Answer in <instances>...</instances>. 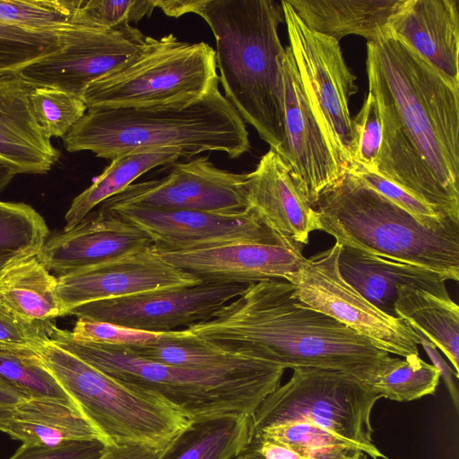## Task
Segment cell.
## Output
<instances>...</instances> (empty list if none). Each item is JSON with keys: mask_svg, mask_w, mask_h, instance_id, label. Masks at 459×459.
I'll return each mask as SVG.
<instances>
[{"mask_svg": "<svg viewBox=\"0 0 459 459\" xmlns=\"http://www.w3.org/2000/svg\"><path fill=\"white\" fill-rule=\"evenodd\" d=\"M382 143L375 173L459 223V87L388 29L367 42Z\"/></svg>", "mask_w": 459, "mask_h": 459, "instance_id": "6da1fadb", "label": "cell"}, {"mask_svg": "<svg viewBox=\"0 0 459 459\" xmlns=\"http://www.w3.org/2000/svg\"><path fill=\"white\" fill-rule=\"evenodd\" d=\"M186 331L230 353L284 368L340 370L366 384L394 358L343 324L307 307L285 279L248 284L212 318Z\"/></svg>", "mask_w": 459, "mask_h": 459, "instance_id": "7a4b0ae2", "label": "cell"}, {"mask_svg": "<svg viewBox=\"0 0 459 459\" xmlns=\"http://www.w3.org/2000/svg\"><path fill=\"white\" fill-rule=\"evenodd\" d=\"M195 13L213 33L225 98L277 152L283 138L285 48L278 34L284 22L281 2L203 0Z\"/></svg>", "mask_w": 459, "mask_h": 459, "instance_id": "3957f363", "label": "cell"}, {"mask_svg": "<svg viewBox=\"0 0 459 459\" xmlns=\"http://www.w3.org/2000/svg\"><path fill=\"white\" fill-rule=\"evenodd\" d=\"M248 135L246 123L216 83L182 108L88 109L63 141L69 152L88 151L111 160L168 149L188 160L204 152L236 159L249 151Z\"/></svg>", "mask_w": 459, "mask_h": 459, "instance_id": "277c9868", "label": "cell"}, {"mask_svg": "<svg viewBox=\"0 0 459 459\" xmlns=\"http://www.w3.org/2000/svg\"><path fill=\"white\" fill-rule=\"evenodd\" d=\"M49 340L113 379L160 398L189 420L250 416L281 384L284 368L268 361L197 369L144 359L121 346L78 341L54 324Z\"/></svg>", "mask_w": 459, "mask_h": 459, "instance_id": "5b68a950", "label": "cell"}, {"mask_svg": "<svg viewBox=\"0 0 459 459\" xmlns=\"http://www.w3.org/2000/svg\"><path fill=\"white\" fill-rule=\"evenodd\" d=\"M314 208L335 242L459 279V227L429 229L346 172Z\"/></svg>", "mask_w": 459, "mask_h": 459, "instance_id": "8992f818", "label": "cell"}, {"mask_svg": "<svg viewBox=\"0 0 459 459\" xmlns=\"http://www.w3.org/2000/svg\"><path fill=\"white\" fill-rule=\"evenodd\" d=\"M36 350L106 446L165 449L190 421L160 398L113 379L50 340Z\"/></svg>", "mask_w": 459, "mask_h": 459, "instance_id": "52a82bcc", "label": "cell"}, {"mask_svg": "<svg viewBox=\"0 0 459 459\" xmlns=\"http://www.w3.org/2000/svg\"><path fill=\"white\" fill-rule=\"evenodd\" d=\"M215 50L172 33L146 36L141 48L112 73L92 82L83 93L87 109L182 108L219 83Z\"/></svg>", "mask_w": 459, "mask_h": 459, "instance_id": "ba28073f", "label": "cell"}, {"mask_svg": "<svg viewBox=\"0 0 459 459\" xmlns=\"http://www.w3.org/2000/svg\"><path fill=\"white\" fill-rule=\"evenodd\" d=\"M381 396L343 371L298 367L250 415L252 429L305 421L350 441L372 459H386L374 445L370 416Z\"/></svg>", "mask_w": 459, "mask_h": 459, "instance_id": "9c48e42d", "label": "cell"}, {"mask_svg": "<svg viewBox=\"0 0 459 459\" xmlns=\"http://www.w3.org/2000/svg\"><path fill=\"white\" fill-rule=\"evenodd\" d=\"M291 49L304 90L338 161H351L350 98L358 91L339 41L309 30L287 0L281 1Z\"/></svg>", "mask_w": 459, "mask_h": 459, "instance_id": "30bf717a", "label": "cell"}, {"mask_svg": "<svg viewBox=\"0 0 459 459\" xmlns=\"http://www.w3.org/2000/svg\"><path fill=\"white\" fill-rule=\"evenodd\" d=\"M341 244L304 257L298 271L284 279L307 307L324 313L368 339L379 349L402 358L419 355L420 339L402 318L391 316L366 299L341 275Z\"/></svg>", "mask_w": 459, "mask_h": 459, "instance_id": "8fae6325", "label": "cell"}, {"mask_svg": "<svg viewBox=\"0 0 459 459\" xmlns=\"http://www.w3.org/2000/svg\"><path fill=\"white\" fill-rule=\"evenodd\" d=\"M248 179L249 173L218 169L201 156L172 163L161 178L131 184L100 207L238 214L247 211Z\"/></svg>", "mask_w": 459, "mask_h": 459, "instance_id": "7c38bea8", "label": "cell"}, {"mask_svg": "<svg viewBox=\"0 0 459 459\" xmlns=\"http://www.w3.org/2000/svg\"><path fill=\"white\" fill-rule=\"evenodd\" d=\"M247 285L202 281L190 287L98 300L74 307L68 315L143 332L166 333L210 320Z\"/></svg>", "mask_w": 459, "mask_h": 459, "instance_id": "4fadbf2b", "label": "cell"}, {"mask_svg": "<svg viewBox=\"0 0 459 459\" xmlns=\"http://www.w3.org/2000/svg\"><path fill=\"white\" fill-rule=\"evenodd\" d=\"M60 48L18 73L35 87H51L82 98L92 82L135 54L146 36L131 25L108 29L74 23L60 32Z\"/></svg>", "mask_w": 459, "mask_h": 459, "instance_id": "5bb4252c", "label": "cell"}, {"mask_svg": "<svg viewBox=\"0 0 459 459\" xmlns=\"http://www.w3.org/2000/svg\"><path fill=\"white\" fill-rule=\"evenodd\" d=\"M283 138L277 153L315 206L345 174L313 111L290 48L282 59Z\"/></svg>", "mask_w": 459, "mask_h": 459, "instance_id": "9a60e30c", "label": "cell"}, {"mask_svg": "<svg viewBox=\"0 0 459 459\" xmlns=\"http://www.w3.org/2000/svg\"><path fill=\"white\" fill-rule=\"evenodd\" d=\"M100 208L141 229L152 239L154 247L165 250H191L239 242L296 244L273 232L250 210L220 214L137 207Z\"/></svg>", "mask_w": 459, "mask_h": 459, "instance_id": "2e32d148", "label": "cell"}, {"mask_svg": "<svg viewBox=\"0 0 459 459\" xmlns=\"http://www.w3.org/2000/svg\"><path fill=\"white\" fill-rule=\"evenodd\" d=\"M152 247L57 277L56 293L63 316L98 300L190 287L203 281L166 263Z\"/></svg>", "mask_w": 459, "mask_h": 459, "instance_id": "e0dca14e", "label": "cell"}, {"mask_svg": "<svg viewBox=\"0 0 459 459\" xmlns=\"http://www.w3.org/2000/svg\"><path fill=\"white\" fill-rule=\"evenodd\" d=\"M152 251L166 263L203 281L246 283L284 279L299 270L304 259L302 247L239 242L211 247Z\"/></svg>", "mask_w": 459, "mask_h": 459, "instance_id": "ac0fdd59", "label": "cell"}, {"mask_svg": "<svg viewBox=\"0 0 459 459\" xmlns=\"http://www.w3.org/2000/svg\"><path fill=\"white\" fill-rule=\"evenodd\" d=\"M150 236L115 213L100 208L79 224L47 238L37 254L56 278L150 248Z\"/></svg>", "mask_w": 459, "mask_h": 459, "instance_id": "d6986e66", "label": "cell"}, {"mask_svg": "<svg viewBox=\"0 0 459 459\" xmlns=\"http://www.w3.org/2000/svg\"><path fill=\"white\" fill-rule=\"evenodd\" d=\"M247 204L268 229L300 247L311 232L321 230L318 212L272 149L249 173Z\"/></svg>", "mask_w": 459, "mask_h": 459, "instance_id": "ffe728a7", "label": "cell"}, {"mask_svg": "<svg viewBox=\"0 0 459 459\" xmlns=\"http://www.w3.org/2000/svg\"><path fill=\"white\" fill-rule=\"evenodd\" d=\"M35 86L19 73L0 75V162L17 174H45L60 157L30 101Z\"/></svg>", "mask_w": 459, "mask_h": 459, "instance_id": "44dd1931", "label": "cell"}, {"mask_svg": "<svg viewBox=\"0 0 459 459\" xmlns=\"http://www.w3.org/2000/svg\"><path fill=\"white\" fill-rule=\"evenodd\" d=\"M388 30L459 87V9L456 0H406Z\"/></svg>", "mask_w": 459, "mask_h": 459, "instance_id": "7402d4cb", "label": "cell"}, {"mask_svg": "<svg viewBox=\"0 0 459 459\" xmlns=\"http://www.w3.org/2000/svg\"><path fill=\"white\" fill-rule=\"evenodd\" d=\"M338 267L342 277L384 313L396 316L397 287L409 286L447 297L448 278L418 265L391 260L341 245Z\"/></svg>", "mask_w": 459, "mask_h": 459, "instance_id": "603a6c76", "label": "cell"}, {"mask_svg": "<svg viewBox=\"0 0 459 459\" xmlns=\"http://www.w3.org/2000/svg\"><path fill=\"white\" fill-rule=\"evenodd\" d=\"M0 431L24 445L56 446L94 439L104 443L73 403L52 398H22L0 420Z\"/></svg>", "mask_w": 459, "mask_h": 459, "instance_id": "cb8c5ba5", "label": "cell"}, {"mask_svg": "<svg viewBox=\"0 0 459 459\" xmlns=\"http://www.w3.org/2000/svg\"><path fill=\"white\" fill-rule=\"evenodd\" d=\"M311 30L340 41L354 34L368 40L388 29L406 0H287Z\"/></svg>", "mask_w": 459, "mask_h": 459, "instance_id": "d4e9b609", "label": "cell"}, {"mask_svg": "<svg viewBox=\"0 0 459 459\" xmlns=\"http://www.w3.org/2000/svg\"><path fill=\"white\" fill-rule=\"evenodd\" d=\"M396 316L438 348L459 377V307L449 297L409 286L397 287Z\"/></svg>", "mask_w": 459, "mask_h": 459, "instance_id": "484cf974", "label": "cell"}, {"mask_svg": "<svg viewBox=\"0 0 459 459\" xmlns=\"http://www.w3.org/2000/svg\"><path fill=\"white\" fill-rule=\"evenodd\" d=\"M57 278L37 255L21 258L0 274V296L5 305L30 322L63 316L56 293Z\"/></svg>", "mask_w": 459, "mask_h": 459, "instance_id": "4316f807", "label": "cell"}, {"mask_svg": "<svg viewBox=\"0 0 459 459\" xmlns=\"http://www.w3.org/2000/svg\"><path fill=\"white\" fill-rule=\"evenodd\" d=\"M250 416L227 415L190 420L159 459H234L247 441Z\"/></svg>", "mask_w": 459, "mask_h": 459, "instance_id": "83f0119b", "label": "cell"}, {"mask_svg": "<svg viewBox=\"0 0 459 459\" xmlns=\"http://www.w3.org/2000/svg\"><path fill=\"white\" fill-rule=\"evenodd\" d=\"M180 153L176 150L134 152L115 158L96 177L91 185L74 198L65 215L64 230L79 224L93 208L118 195L152 169L174 163Z\"/></svg>", "mask_w": 459, "mask_h": 459, "instance_id": "f1b7e54d", "label": "cell"}, {"mask_svg": "<svg viewBox=\"0 0 459 459\" xmlns=\"http://www.w3.org/2000/svg\"><path fill=\"white\" fill-rule=\"evenodd\" d=\"M121 347L144 359L187 368H236L262 361L225 351L186 329L161 333L155 342Z\"/></svg>", "mask_w": 459, "mask_h": 459, "instance_id": "f546056e", "label": "cell"}, {"mask_svg": "<svg viewBox=\"0 0 459 459\" xmlns=\"http://www.w3.org/2000/svg\"><path fill=\"white\" fill-rule=\"evenodd\" d=\"M0 379L25 398L73 403L31 347L0 344Z\"/></svg>", "mask_w": 459, "mask_h": 459, "instance_id": "4dcf8cb0", "label": "cell"}, {"mask_svg": "<svg viewBox=\"0 0 459 459\" xmlns=\"http://www.w3.org/2000/svg\"><path fill=\"white\" fill-rule=\"evenodd\" d=\"M439 370L421 359L419 355L392 361L367 385L381 398L410 402L436 392L440 379Z\"/></svg>", "mask_w": 459, "mask_h": 459, "instance_id": "1f68e13d", "label": "cell"}, {"mask_svg": "<svg viewBox=\"0 0 459 459\" xmlns=\"http://www.w3.org/2000/svg\"><path fill=\"white\" fill-rule=\"evenodd\" d=\"M81 0H0V24L36 33H59L74 25Z\"/></svg>", "mask_w": 459, "mask_h": 459, "instance_id": "d6a6232c", "label": "cell"}, {"mask_svg": "<svg viewBox=\"0 0 459 459\" xmlns=\"http://www.w3.org/2000/svg\"><path fill=\"white\" fill-rule=\"evenodd\" d=\"M48 232L45 220L30 205L0 200V251L35 255Z\"/></svg>", "mask_w": 459, "mask_h": 459, "instance_id": "836d02e7", "label": "cell"}, {"mask_svg": "<svg viewBox=\"0 0 459 459\" xmlns=\"http://www.w3.org/2000/svg\"><path fill=\"white\" fill-rule=\"evenodd\" d=\"M30 101L39 126L48 138L64 137L87 109L82 98L45 86L34 87Z\"/></svg>", "mask_w": 459, "mask_h": 459, "instance_id": "e575fe53", "label": "cell"}, {"mask_svg": "<svg viewBox=\"0 0 459 459\" xmlns=\"http://www.w3.org/2000/svg\"><path fill=\"white\" fill-rule=\"evenodd\" d=\"M61 46L60 32L36 33L0 24V75L16 72Z\"/></svg>", "mask_w": 459, "mask_h": 459, "instance_id": "d590c367", "label": "cell"}, {"mask_svg": "<svg viewBox=\"0 0 459 459\" xmlns=\"http://www.w3.org/2000/svg\"><path fill=\"white\" fill-rule=\"evenodd\" d=\"M357 446L305 448L283 444L250 430L247 441L234 459H367Z\"/></svg>", "mask_w": 459, "mask_h": 459, "instance_id": "8d00e7d4", "label": "cell"}, {"mask_svg": "<svg viewBox=\"0 0 459 459\" xmlns=\"http://www.w3.org/2000/svg\"><path fill=\"white\" fill-rule=\"evenodd\" d=\"M154 0H81L73 23L90 27L115 29L137 22L150 16Z\"/></svg>", "mask_w": 459, "mask_h": 459, "instance_id": "74e56055", "label": "cell"}, {"mask_svg": "<svg viewBox=\"0 0 459 459\" xmlns=\"http://www.w3.org/2000/svg\"><path fill=\"white\" fill-rule=\"evenodd\" d=\"M346 172L410 213L429 229L441 230L459 227V223L443 218L428 204L375 172L367 171L356 165L350 166Z\"/></svg>", "mask_w": 459, "mask_h": 459, "instance_id": "f35d334b", "label": "cell"}, {"mask_svg": "<svg viewBox=\"0 0 459 459\" xmlns=\"http://www.w3.org/2000/svg\"><path fill=\"white\" fill-rule=\"evenodd\" d=\"M351 127L353 145L350 166L376 172L382 143V122L377 101L371 93H368L360 110L351 118Z\"/></svg>", "mask_w": 459, "mask_h": 459, "instance_id": "ab89813d", "label": "cell"}, {"mask_svg": "<svg viewBox=\"0 0 459 459\" xmlns=\"http://www.w3.org/2000/svg\"><path fill=\"white\" fill-rule=\"evenodd\" d=\"M252 430L293 446L305 448L357 446L317 425L305 421L285 422Z\"/></svg>", "mask_w": 459, "mask_h": 459, "instance_id": "60d3db41", "label": "cell"}, {"mask_svg": "<svg viewBox=\"0 0 459 459\" xmlns=\"http://www.w3.org/2000/svg\"><path fill=\"white\" fill-rule=\"evenodd\" d=\"M70 333L78 341L118 346L148 344L157 342L161 335L84 318L77 319Z\"/></svg>", "mask_w": 459, "mask_h": 459, "instance_id": "b9f144b4", "label": "cell"}, {"mask_svg": "<svg viewBox=\"0 0 459 459\" xmlns=\"http://www.w3.org/2000/svg\"><path fill=\"white\" fill-rule=\"evenodd\" d=\"M53 324L52 321L30 322L20 317L5 305L0 296V344L38 349L49 341Z\"/></svg>", "mask_w": 459, "mask_h": 459, "instance_id": "7bdbcfd3", "label": "cell"}, {"mask_svg": "<svg viewBox=\"0 0 459 459\" xmlns=\"http://www.w3.org/2000/svg\"><path fill=\"white\" fill-rule=\"evenodd\" d=\"M107 446L100 440H82L56 446L24 445L8 459H99Z\"/></svg>", "mask_w": 459, "mask_h": 459, "instance_id": "ee69618b", "label": "cell"}, {"mask_svg": "<svg viewBox=\"0 0 459 459\" xmlns=\"http://www.w3.org/2000/svg\"><path fill=\"white\" fill-rule=\"evenodd\" d=\"M164 450L143 444L107 446L99 459H159Z\"/></svg>", "mask_w": 459, "mask_h": 459, "instance_id": "f6af8a7d", "label": "cell"}, {"mask_svg": "<svg viewBox=\"0 0 459 459\" xmlns=\"http://www.w3.org/2000/svg\"><path fill=\"white\" fill-rule=\"evenodd\" d=\"M416 333V332H415ZM419 339L420 344H422L427 351L429 357H431L434 366L439 370L440 376L444 377L446 387L450 393L451 398L456 410L459 409V396L456 385L452 378V375L455 372L448 367V365L442 359L439 354L435 350V346L429 342L421 333H416Z\"/></svg>", "mask_w": 459, "mask_h": 459, "instance_id": "bcb514c9", "label": "cell"}, {"mask_svg": "<svg viewBox=\"0 0 459 459\" xmlns=\"http://www.w3.org/2000/svg\"><path fill=\"white\" fill-rule=\"evenodd\" d=\"M203 0H157L155 8H160L167 16L178 18L185 13H195Z\"/></svg>", "mask_w": 459, "mask_h": 459, "instance_id": "7dc6e473", "label": "cell"}, {"mask_svg": "<svg viewBox=\"0 0 459 459\" xmlns=\"http://www.w3.org/2000/svg\"><path fill=\"white\" fill-rule=\"evenodd\" d=\"M23 396L13 386L0 379V420L9 415Z\"/></svg>", "mask_w": 459, "mask_h": 459, "instance_id": "c3c4849f", "label": "cell"}, {"mask_svg": "<svg viewBox=\"0 0 459 459\" xmlns=\"http://www.w3.org/2000/svg\"><path fill=\"white\" fill-rule=\"evenodd\" d=\"M16 174L6 165L0 162V192H2L12 181Z\"/></svg>", "mask_w": 459, "mask_h": 459, "instance_id": "681fc988", "label": "cell"}, {"mask_svg": "<svg viewBox=\"0 0 459 459\" xmlns=\"http://www.w3.org/2000/svg\"><path fill=\"white\" fill-rule=\"evenodd\" d=\"M27 257L23 255H20L17 254L10 253V252H3L0 251V273L10 264L14 263L15 261Z\"/></svg>", "mask_w": 459, "mask_h": 459, "instance_id": "f907efd6", "label": "cell"}]
</instances>
